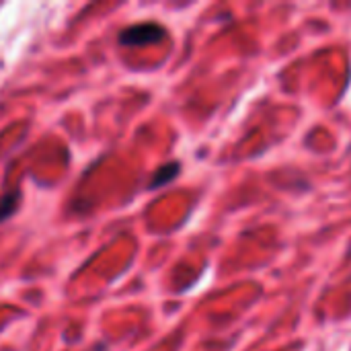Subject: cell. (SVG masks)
I'll return each instance as SVG.
<instances>
[{
    "label": "cell",
    "mask_w": 351,
    "mask_h": 351,
    "mask_svg": "<svg viewBox=\"0 0 351 351\" xmlns=\"http://www.w3.org/2000/svg\"><path fill=\"white\" fill-rule=\"evenodd\" d=\"M165 29L156 23H138L132 27H125L119 33V43L121 45H148L156 43L165 37Z\"/></svg>",
    "instance_id": "cell-1"
},
{
    "label": "cell",
    "mask_w": 351,
    "mask_h": 351,
    "mask_svg": "<svg viewBox=\"0 0 351 351\" xmlns=\"http://www.w3.org/2000/svg\"><path fill=\"white\" fill-rule=\"evenodd\" d=\"M179 171H181V167H179V162H169V165H165V167H160L156 173H154V177H152V183H150V187L154 189V187H160V185H165V183H169V181H173L177 175H179Z\"/></svg>",
    "instance_id": "cell-2"
},
{
    "label": "cell",
    "mask_w": 351,
    "mask_h": 351,
    "mask_svg": "<svg viewBox=\"0 0 351 351\" xmlns=\"http://www.w3.org/2000/svg\"><path fill=\"white\" fill-rule=\"evenodd\" d=\"M16 202H19V193H16V191L6 193V195H2V197H0V220L8 218V216L14 212Z\"/></svg>",
    "instance_id": "cell-3"
}]
</instances>
